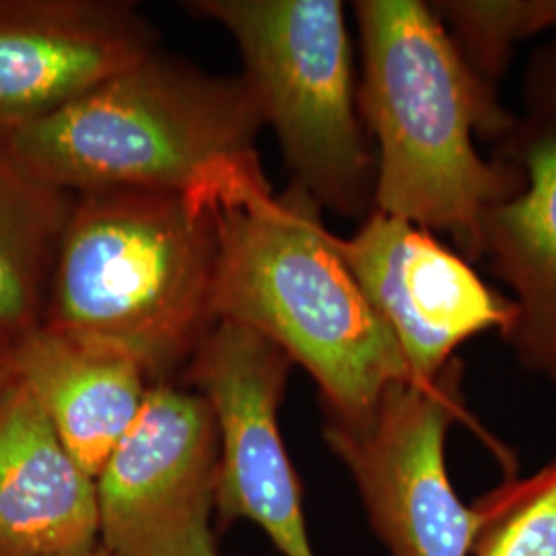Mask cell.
I'll list each match as a JSON object with an SVG mask.
<instances>
[{
    "instance_id": "cell-1",
    "label": "cell",
    "mask_w": 556,
    "mask_h": 556,
    "mask_svg": "<svg viewBox=\"0 0 556 556\" xmlns=\"http://www.w3.org/2000/svg\"><path fill=\"white\" fill-rule=\"evenodd\" d=\"M358 110L374 137V211L454 239L480 260V225L491 206L519 190L511 160L486 161L477 137H509L498 105L433 4L358 0Z\"/></svg>"
},
{
    "instance_id": "cell-2",
    "label": "cell",
    "mask_w": 556,
    "mask_h": 556,
    "mask_svg": "<svg viewBox=\"0 0 556 556\" xmlns=\"http://www.w3.org/2000/svg\"><path fill=\"white\" fill-rule=\"evenodd\" d=\"M215 211L217 318L252 328L301 365L324 418L355 422L392 383L415 379L305 192L289 184L275 194L266 176L241 179Z\"/></svg>"
},
{
    "instance_id": "cell-3",
    "label": "cell",
    "mask_w": 556,
    "mask_h": 556,
    "mask_svg": "<svg viewBox=\"0 0 556 556\" xmlns=\"http://www.w3.org/2000/svg\"><path fill=\"white\" fill-rule=\"evenodd\" d=\"M215 200L160 190L75 197L41 326L178 381L219 321Z\"/></svg>"
},
{
    "instance_id": "cell-4",
    "label": "cell",
    "mask_w": 556,
    "mask_h": 556,
    "mask_svg": "<svg viewBox=\"0 0 556 556\" xmlns=\"http://www.w3.org/2000/svg\"><path fill=\"white\" fill-rule=\"evenodd\" d=\"M262 128L245 80L157 50L0 137L29 174L75 197L160 190L217 199L241 179L264 176Z\"/></svg>"
},
{
    "instance_id": "cell-5",
    "label": "cell",
    "mask_w": 556,
    "mask_h": 556,
    "mask_svg": "<svg viewBox=\"0 0 556 556\" xmlns=\"http://www.w3.org/2000/svg\"><path fill=\"white\" fill-rule=\"evenodd\" d=\"M239 48L260 118L277 135L291 186L321 211L367 219L376 151L358 110L346 9L338 0H190Z\"/></svg>"
},
{
    "instance_id": "cell-6",
    "label": "cell",
    "mask_w": 556,
    "mask_h": 556,
    "mask_svg": "<svg viewBox=\"0 0 556 556\" xmlns=\"http://www.w3.org/2000/svg\"><path fill=\"white\" fill-rule=\"evenodd\" d=\"M462 361L431 381L392 383L355 422H324V439L357 486L392 556H470L484 507L462 503L445 464L447 433L466 418Z\"/></svg>"
},
{
    "instance_id": "cell-7",
    "label": "cell",
    "mask_w": 556,
    "mask_h": 556,
    "mask_svg": "<svg viewBox=\"0 0 556 556\" xmlns=\"http://www.w3.org/2000/svg\"><path fill=\"white\" fill-rule=\"evenodd\" d=\"M219 466L208 400L181 381L151 386L96 477L101 548L110 556H223Z\"/></svg>"
},
{
    "instance_id": "cell-8",
    "label": "cell",
    "mask_w": 556,
    "mask_h": 556,
    "mask_svg": "<svg viewBox=\"0 0 556 556\" xmlns=\"http://www.w3.org/2000/svg\"><path fill=\"white\" fill-rule=\"evenodd\" d=\"M293 361L275 342L219 319L178 381L213 406L220 439L219 528L258 526L282 556H316L303 491L278 427Z\"/></svg>"
},
{
    "instance_id": "cell-9",
    "label": "cell",
    "mask_w": 556,
    "mask_h": 556,
    "mask_svg": "<svg viewBox=\"0 0 556 556\" xmlns=\"http://www.w3.org/2000/svg\"><path fill=\"white\" fill-rule=\"evenodd\" d=\"M337 245L417 381L438 378L470 338L503 337L516 318L514 301L478 277L470 260L408 220L374 211Z\"/></svg>"
},
{
    "instance_id": "cell-10",
    "label": "cell",
    "mask_w": 556,
    "mask_h": 556,
    "mask_svg": "<svg viewBox=\"0 0 556 556\" xmlns=\"http://www.w3.org/2000/svg\"><path fill=\"white\" fill-rule=\"evenodd\" d=\"M160 50L130 0H0V132L46 118Z\"/></svg>"
},
{
    "instance_id": "cell-11",
    "label": "cell",
    "mask_w": 556,
    "mask_h": 556,
    "mask_svg": "<svg viewBox=\"0 0 556 556\" xmlns=\"http://www.w3.org/2000/svg\"><path fill=\"white\" fill-rule=\"evenodd\" d=\"M98 544L96 478L13 374L0 392V556L83 555Z\"/></svg>"
},
{
    "instance_id": "cell-12",
    "label": "cell",
    "mask_w": 556,
    "mask_h": 556,
    "mask_svg": "<svg viewBox=\"0 0 556 556\" xmlns=\"http://www.w3.org/2000/svg\"><path fill=\"white\" fill-rule=\"evenodd\" d=\"M519 190L480 225V258L509 289L516 318L503 338L521 363L556 383V112L509 135Z\"/></svg>"
},
{
    "instance_id": "cell-13",
    "label": "cell",
    "mask_w": 556,
    "mask_h": 556,
    "mask_svg": "<svg viewBox=\"0 0 556 556\" xmlns=\"http://www.w3.org/2000/svg\"><path fill=\"white\" fill-rule=\"evenodd\" d=\"M11 361L68 454L98 477L153 386L147 374L132 358L46 326L15 340Z\"/></svg>"
},
{
    "instance_id": "cell-14",
    "label": "cell",
    "mask_w": 556,
    "mask_h": 556,
    "mask_svg": "<svg viewBox=\"0 0 556 556\" xmlns=\"http://www.w3.org/2000/svg\"><path fill=\"white\" fill-rule=\"evenodd\" d=\"M75 194L29 174L0 137V340L41 326Z\"/></svg>"
},
{
    "instance_id": "cell-15",
    "label": "cell",
    "mask_w": 556,
    "mask_h": 556,
    "mask_svg": "<svg viewBox=\"0 0 556 556\" xmlns=\"http://www.w3.org/2000/svg\"><path fill=\"white\" fill-rule=\"evenodd\" d=\"M433 9L486 80L503 71L517 41L556 31V0H445Z\"/></svg>"
},
{
    "instance_id": "cell-16",
    "label": "cell",
    "mask_w": 556,
    "mask_h": 556,
    "mask_svg": "<svg viewBox=\"0 0 556 556\" xmlns=\"http://www.w3.org/2000/svg\"><path fill=\"white\" fill-rule=\"evenodd\" d=\"M484 526L477 556H556V457L480 501Z\"/></svg>"
},
{
    "instance_id": "cell-17",
    "label": "cell",
    "mask_w": 556,
    "mask_h": 556,
    "mask_svg": "<svg viewBox=\"0 0 556 556\" xmlns=\"http://www.w3.org/2000/svg\"><path fill=\"white\" fill-rule=\"evenodd\" d=\"M532 96L536 98L540 114L556 112V48L538 62L532 77Z\"/></svg>"
},
{
    "instance_id": "cell-18",
    "label": "cell",
    "mask_w": 556,
    "mask_h": 556,
    "mask_svg": "<svg viewBox=\"0 0 556 556\" xmlns=\"http://www.w3.org/2000/svg\"><path fill=\"white\" fill-rule=\"evenodd\" d=\"M13 374L15 371H13V361H11V344L0 340V392L4 390L9 379L13 378Z\"/></svg>"
},
{
    "instance_id": "cell-19",
    "label": "cell",
    "mask_w": 556,
    "mask_h": 556,
    "mask_svg": "<svg viewBox=\"0 0 556 556\" xmlns=\"http://www.w3.org/2000/svg\"><path fill=\"white\" fill-rule=\"evenodd\" d=\"M71 556H110L103 548H101L100 544L93 548V551H89V553H83V555H71Z\"/></svg>"
}]
</instances>
